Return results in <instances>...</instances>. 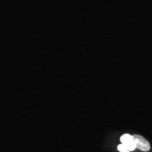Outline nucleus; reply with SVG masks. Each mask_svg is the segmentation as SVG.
I'll use <instances>...</instances> for the list:
<instances>
[{
  "mask_svg": "<svg viewBox=\"0 0 152 152\" xmlns=\"http://www.w3.org/2000/svg\"><path fill=\"white\" fill-rule=\"evenodd\" d=\"M132 137L136 148H138L139 149L143 151H149L151 147H150L149 142L145 138H144L141 135H139V134H134V135H132Z\"/></svg>",
  "mask_w": 152,
  "mask_h": 152,
  "instance_id": "f257e3e1",
  "label": "nucleus"
},
{
  "mask_svg": "<svg viewBox=\"0 0 152 152\" xmlns=\"http://www.w3.org/2000/svg\"><path fill=\"white\" fill-rule=\"evenodd\" d=\"M117 149L119 151H121V152H130V151L128 150V149H127V148L125 147L123 144H119V145L118 146Z\"/></svg>",
  "mask_w": 152,
  "mask_h": 152,
  "instance_id": "7ed1b4c3",
  "label": "nucleus"
},
{
  "mask_svg": "<svg viewBox=\"0 0 152 152\" xmlns=\"http://www.w3.org/2000/svg\"><path fill=\"white\" fill-rule=\"evenodd\" d=\"M121 142L130 151H134L136 147L134 146V141H133L132 135H130L129 134H123L121 137Z\"/></svg>",
  "mask_w": 152,
  "mask_h": 152,
  "instance_id": "f03ea898",
  "label": "nucleus"
}]
</instances>
